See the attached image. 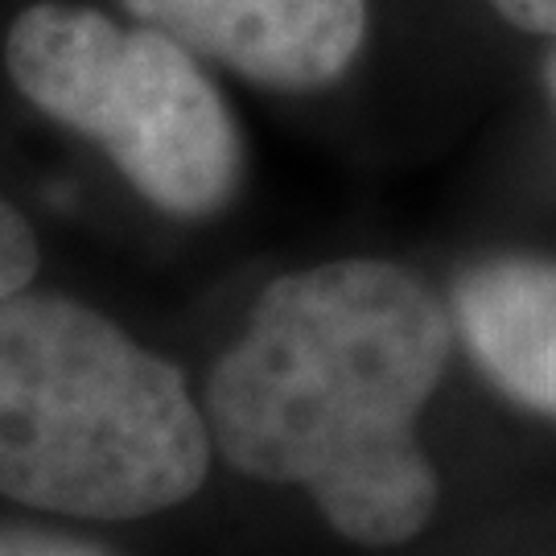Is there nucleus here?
<instances>
[{
  "label": "nucleus",
  "mask_w": 556,
  "mask_h": 556,
  "mask_svg": "<svg viewBox=\"0 0 556 556\" xmlns=\"http://www.w3.org/2000/svg\"><path fill=\"white\" fill-rule=\"evenodd\" d=\"M454 346L450 301L396 260L285 273L206 376L215 457L252 482L301 491L355 548H408L441 511L420 417Z\"/></svg>",
  "instance_id": "obj_1"
},
{
  "label": "nucleus",
  "mask_w": 556,
  "mask_h": 556,
  "mask_svg": "<svg viewBox=\"0 0 556 556\" xmlns=\"http://www.w3.org/2000/svg\"><path fill=\"white\" fill-rule=\"evenodd\" d=\"M211 462V425L178 363L75 298L0 301V495L124 523L190 503Z\"/></svg>",
  "instance_id": "obj_2"
},
{
  "label": "nucleus",
  "mask_w": 556,
  "mask_h": 556,
  "mask_svg": "<svg viewBox=\"0 0 556 556\" xmlns=\"http://www.w3.org/2000/svg\"><path fill=\"white\" fill-rule=\"evenodd\" d=\"M4 71L41 116L100 144L124 181L174 219H211L236 199L243 140L194 50L153 25L124 29L46 0L4 38Z\"/></svg>",
  "instance_id": "obj_3"
},
{
  "label": "nucleus",
  "mask_w": 556,
  "mask_h": 556,
  "mask_svg": "<svg viewBox=\"0 0 556 556\" xmlns=\"http://www.w3.org/2000/svg\"><path fill=\"white\" fill-rule=\"evenodd\" d=\"M119 9L273 91L330 87L367 41V0H119Z\"/></svg>",
  "instance_id": "obj_4"
},
{
  "label": "nucleus",
  "mask_w": 556,
  "mask_h": 556,
  "mask_svg": "<svg viewBox=\"0 0 556 556\" xmlns=\"http://www.w3.org/2000/svg\"><path fill=\"white\" fill-rule=\"evenodd\" d=\"M445 301L457 346L491 392L556 425V256H482L457 273Z\"/></svg>",
  "instance_id": "obj_5"
},
{
  "label": "nucleus",
  "mask_w": 556,
  "mask_h": 556,
  "mask_svg": "<svg viewBox=\"0 0 556 556\" xmlns=\"http://www.w3.org/2000/svg\"><path fill=\"white\" fill-rule=\"evenodd\" d=\"M38 273V236L13 202L0 199V301L29 289Z\"/></svg>",
  "instance_id": "obj_6"
},
{
  "label": "nucleus",
  "mask_w": 556,
  "mask_h": 556,
  "mask_svg": "<svg viewBox=\"0 0 556 556\" xmlns=\"http://www.w3.org/2000/svg\"><path fill=\"white\" fill-rule=\"evenodd\" d=\"M0 556H119V553L87 536H71V532L0 523Z\"/></svg>",
  "instance_id": "obj_7"
},
{
  "label": "nucleus",
  "mask_w": 556,
  "mask_h": 556,
  "mask_svg": "<svg viewBox=\"0 0 556 556\" xmlns=\"http://www.w3.org/2000/svg\"><path fill=\"white\" fill-rule=\"evenodd\" d=\"M498 17L511 21L523 34H544L556 38V0H491Z\"/></svg>",
  "instance_id": "obj_8"
},
{
  "label": "nucleus",
  "mask_w": 556,
  "mask_h": 556,
  "mask_svg": "<svg viewBox=\"0 0 556 556\" xmlns=\"http://www.w3.org/2000/svg\"><path fill=\"white\" fill-rule=\"evenodd\" d=\"M544 91H548V103H553V112H556V50L544 59Z\"/></svg>",
  "instance_id": "obj_9"
}]
</instances>
